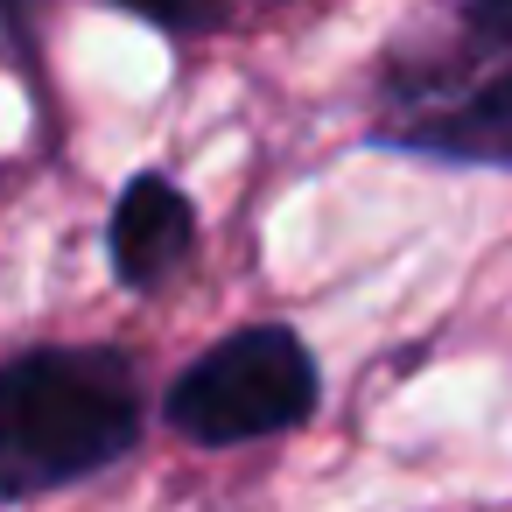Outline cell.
Returning <instances> with one entry per match:
<instances>
[{
    "instance_id": "cell-1",
    "label": "cell",
    "mask_w": 512,
    "mask_h": 512,
    "mask_svg": "<svg viewBox=\"0 0 512 512\" xmlns=\"http://www.w3.org/2000/svg\"><path fill=\"white\" fill-rule=\"evenodd\" d=\"M379 141L435 162L512 169V0H456L379 71Z\"/></svg>"
},
{
    "instance_id": "cell-2",
    "label": "cell",
    "mask_w": 512,
    "mask_h": 512,
    "mask_svg": "<svg viewBox=\"0 0 512 512\" xmlns=\"http://www.w3.org/2000/svg\"><path fill=\"white\" fill-rule=\"evenodd\" d=\"M141 435V386L113 351H29L0 365V498L92 477Z\"/></svg>"
},
{
    "instance_id": "cell-3",
    "label": "cell",
    "mask_w": 512,
    "mask_h": 512,
    "mask_svg": "<svg viewBox=\"0 0 512 512\" xmlns=\"http://www.w3.org/2000/svg\"><path fill=\"white\" fill-rule=\"evenodd\" d=\"M309 407H316V358L281 323L225 337L169 386V428L204 449L281 435V428L309 421Z\"/></svg>"
},
{
    "instance_id": "cell-4",
    "label": "cell",
    "mask_w": 512,
    "mask_h": 512,
    "mask_svg": "<svg viewBox=\"0 0 512 512\" xmlns=\"http://www.w3.org/2000/svg\"><path fill=\"white\" fill-rule=\"evenodd\" d=\"M190 197L169 176H134L113 204V267L134 288H155L176 274V260L190 253Z\"/></svg>"
},
{
    "instance_id": "cell-5",
    "label": "cell",
    "mask_w": 512,
    "mask_h": 512,
    "mask_svg": "<svg viewBox=\"0 0 512 512\" xmlns=\"http://www.w3.org/2000/svg\"><path fill=\"white\" fill-rule=\"evenodd\" d=\"M120 8H134L148 22H169V29H211V22H225V0H120Z\"/></svg>"
}]
</instances>
